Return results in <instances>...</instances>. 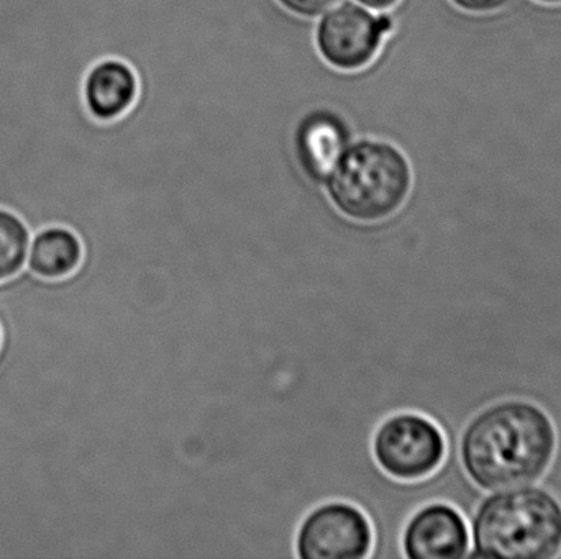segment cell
I'll use <instances>...</instances> for the list:
<instances>
[{
    "instance_id": "8fae6325",
    "label": "cell",
    "mask_w": 561,
    "mask_h": 559,
    "mask_svg": "<svg viewBox=\"0 0 561 559\" xmlns=\"http://www.w3.org/2000/svg\"><path fill=\"white\" fill-rule=\"evenodd\" d=\"M32 230L13 210L0 207V282L23 271L28 258Z\"/></svg>"
},
{
    "instance_id": "4fadbf2b",
    "label": "cell",
    "mask_w": 561,
    "mask_h": 559,
    "mask_svg": "<svg viewBox=\"0 0 561 559\" xmlns=\"http://www.w3.org/2000/svg\"><path fill=\"white\" fill-rule=\"evenodd\" d=\"M455 5L471 13H490L503 9L510 0H451Z\"/></svg>"
},
{
    "instance_id": "5bb4252c",
    "label": "cell",
    "mask_w": 561,
    "mask_h": 559,
    "mask_svg": "<svg viewBox=\"0 0 561 559\" xmlns=\"http://www.w3.org/2000/svg\"><path fill=\"white\" fill-rule=\"evenodd\" d=\"M355 2L362 3L363 7L373 10V12H386V10L398 5L401 0H355Z\"/></svg>"
},
{
    "instance_id": "52a82bcc",
    "label": "cell",
    "mask_w": 561,
    "mask_h": 559,
    "mask_svg": "<svg viewBox=\"0 0 561 559\" xmlns=\"http://www.w3.org/2000/svg\"><path fill=\"white\" fill-rule=\"evenodd\" d=\"M401 547L405 559H460L470 550V531L457 509L427 502L405 522Z\"/></svg>"
},
{
    "instance_id": "8992f818",
    "label": "cell",
    "mask_w": 561,
    "mask_h": 559,
    "mask_svg": "<svg viewBox=\"0 0 561 559\" xmlns=\"http://www.w3.org/2000/svg\"><path fill=\"white\" fill-rule=\"evenodd\" d=\"M375 532L352 502L327 501L307 512L297 528V559H368Z\"/></svg>"
},
{
    "instance_id": "7a4b0ae2",
    "label": "cell",
    "mask_w": 561,
    "mask_h": 559,
    "mask_svg": "<svg viewBox=\"0 0 561 559\" xmlns=\"http://www.w3.org/2000/svg\"><path fill=\"white\" fill-rule=\"evenodd\" d=\"M333 209L359 223L391 219L411 197L414 174L405 154L389 141H352L323 180Z\"/></svg>"
},
{
    "instance_id": "6da1fadb",
    "label": "cell",
    "mask_w": 561,
    "mask_h": 559,
    "mask_svg": "<svg viewBox=\"0 0 561 559\" xmlns=\"http://www.w3.org/2000/svg\"><path fill=\"white\" fill-rule=\"evenodd\" d=\"M552 420L534 404L507 400L484 410L461 436V462L486 491L533 485L556 453Z\"/></svg>"
},
{
    "instance_id": "5b68a950",
    "label": "cell",
    "mask_w": 561,
    "mask_h": 559,
    "mask_svg": "<svg viewBox=\"0 0 561 559\" xmlns=\"http://www.w3.org/2000/svg\"><path fill=\"white\" fill-rule=\"evenodd\" d=\"M394 22L362 3L343 0L323 13L316 26L320 58L336 71L355 72L375 61Z\"/></svg>"
},
{
    "instance_id": "2e32d148",
    "label": "cell",
    "mask_w": 561,
    "mask_h": 559,
    "mask_svg": "<svg viewBox=\"0 0 561 559\" xmlns=\"http://www.w3.org/2000/svg\"><path fill=\"white\" fill-rule=\"evenodd\" d=\"M0 340H2V331H0Z\"/></svg>"
},
{
    "instance_id": "3957f363",
    "label": "cell",
    "mask_w": 561,
    "mask_h": 559,
    "mask_svg": "<svg viewBox=\"0 0 561 559\" xmlns=\"http://www.w3.org/2000/svg\"><path fill=\"white\" fill-rule=\"evenodd\" d=\"M473 557L547 559L561 550V505L542 489H504L473 521Z\"/></svg>"
},
{
    "instance_id": "277c9868",
    "label": "cell",
    "mask_w": 561,
    "mask_h": 559,
    "mask_svg": "<svg viewBox=\"0 0 561 559\" xmlns=\"http://www.w3.org/2000/svg\"><path fill=\"white\" fill-rule=\"evenodd\" d=\"M379 468L401 482L431 478L447 459V436L431 417L419 412H396L386 417L371 440Z\"/></svg>"
},
{
    "instance_id": "7c38bea8",
    "label": "cell",
    "mask_w": 561,
    "mask_h": 559,
    "mask_svg": "<svg viewBox=\"0 0 561 559\" xmlns=\"http://www.w3.org/2000/svg\"><path fill=\"white\" fill-rule=\"evenodd\" d=\"M340 0H278L280 7L300 19H317Z\"/></svg>"
},
{
    "instance_id": "ba28073f",
    "label": "cell",
    "mask_w": 561,
    "mask_h": 559,
    "mask_svg": "<svg viewBox=\"0 0 561 559\" xmlns=\"http://www.w3.org/2000/svg\"><path fill=\"white\" fill-rule=\"evenodd\" d=\"M353 141V130L339 112L317 108L304 115L294 131V156L304 179L323 189V180Z\"/></svg>"
},
{
    "instance_id": "30bf717a",
    "label": "cell",
    "mask_w": 561,
    "mask_h": 559,
    "mask_svg": "<svg viewBox=\"0 0 561 559\" xmlns=\"http://www.w3.org/2000/svg\"><path fill=\"white\" fill-rule=\"evenodd\" d=\"M84 256L81 238L68 226H43L33 233L30 243V271L42 279L58 281L78 271Z\"/></svg>"
},
{
    "instance_id": "9c48e42d",
    "label": "cell",
    "mask_w": 561,
    "mask_h": 559,
    "mask_svg": "<svg viewBox=\"0 0 561 559\" xmlns=\"http://www.w3.org/2000/svg\"><path fill=\"white\" fill-rule=\"evenodd\" d=\"M140 94L137 72L124 59L104 56L89 66L82 79L85 112L99 124H115L134 108Z\"/></svg>"
},
{
    "instance_id": "9a60e30c",
    "label": "cell",
    "mask_w": 561,
    "mask_h": 559,
    "mask_svg": "<svg viewBox=\"0 0 561 559\" xmlns=\"http://www.w3.org/2000/svg\"><path fill=\"white\" fill-rule=\"evenodd\" d=\"M537 2L549 3V5H559L561 0H537Z\"/></svg>"
}]
</instances>
